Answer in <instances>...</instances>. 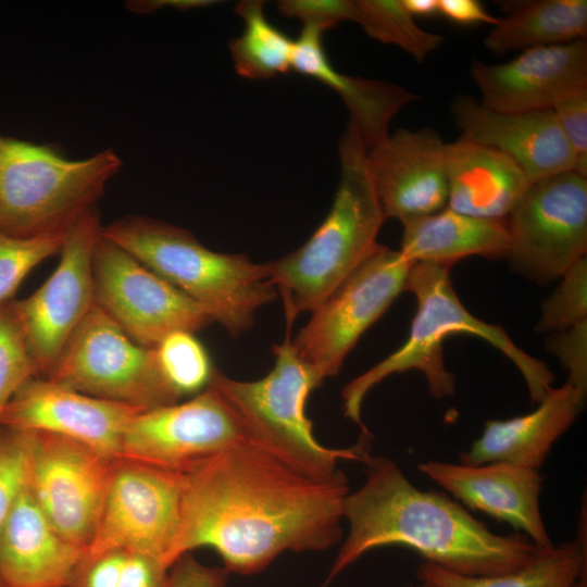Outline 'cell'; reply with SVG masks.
<instances>
[{
  "label": "cell",
  "mask_w": 587,
  "mask_h": 587,
  "mask_svg": "<svg viewBox=\"0 0 587 587\" xmlns=\"http://www.w3.org/2000/svg\"><path fill=\"white\" fill-rule=\"evenodd\" d=\"M348 494L344 472L313 477L238 445L185 473L175 560L210 548L228 573L251 575L285 551L325 550L341 538Z\"/></svg>",
  "instance_id": "1"
},
{
  "label": "cell",
  "mask_w": 587,
  "mask_h": 587,
  "mask_svg": "<svg viewBox=\"0 0 587 587\" xmlns=\"http://www.w3.org/2000/svg\"><path fill=\"white\" fill-rule=\"evenodd\" d=\"M362 463L367 477L345 499L349 534L327 583L369 551L389 546L412 549L426 562L465 576L514 572L549 549L525 536L492 533L444 494L417 489L389 458L369 453Z\"/></svg>",
  "instance_id": "2"
},
{
  "label": "cell",
  "mask_w": 587,
  "mask_h": 587,
  "mask_svg": "<svg viewBox=\"0 0 587 587\" xmlns=\"http://www.w3.org/2000/svg\"><path fill=\"white\" fill-rule=\"evenodd\" d=\"M448 265L420 262L412 264L404 290L416 299V311L403 345L379 363L349 382L341 391L345 417L369 433L361 420L363 401L370 390L390 375L417 370L426 378L436 399L455 391V378L444 359V341L454 334L484 339L504 354L522 374L534 402L552 388L553 374L542 361L519 348L499 325L473 315L460 301Z\"/></svg>",
  "instance_id": "3"
},
{
  "label": "cell",
  "mask_w": 587,
  "mask_h": 587,
  "mask_svg": "<svg viewBox=\"0 0 587 587\" xmlns=\"http://www.w3.org/2000/svg\"><path fill=\"white\" fill-rule=\"evenodd\" d=\"M367 148L349 122L338 147L340 179L330 210L297 250L265 264L282 297L286 329L312 312L377 248L386 217L366 161Z\"/></svg>",
  "instance_id": "4"
},
{
  "label": "cell",
  "mask_w": 587,
  "mask_h": 587,
  "mask_svg": "<svg viewBox=\"0 0 587 587\" xmlns=\"http://www.w3.org/2000/svg\"><path fill=\"white\" fill-rule=\"evenodd\" d=\"M101 232L200 304L234 337L249 329L258 310L277 297L264 263L213 251L171 223L127 215Z\"/></svg>",
  "instance_id": "5"
},
{
  "label": "cell",
  "mask_w": 587,
  "mask_h": 587,
  "mask_svg": "<svg viewBox=\"0 0 587 587\" xmlns=\"http://www.w3.org/2000/svg\"><path fill=\"white\" fill-rule=\"evenodd\" d=\"M122 165L112 148L70 159L53 145L0 133V233L30 238L68 232L96 209Z\"/></svg>",
  "instance_id": "6"
},
{
  "label": "cell",
  "mask_w": 587,
  "mask_h": 587,
  "mask_svg": "<svg viewBox=\"0 0 587 587\" xmlns=\"http://www.w3.org/2000/svg\"><path fill=\"white\" fill-rule=\"evenodd\" d=\"M290 335L286 329L283 342L273 346L274 365L264 377L237 380L214 370L210 385L241 419L251 442L310 476L333 478L342 473L340 460L363 462L369 454V433L344 449L319 442L305 403L321 384L297 355Z\"/></svg>",
  "instance_id": "7"
},
{
  "label": "cell",
  "mask_w": 587,
  "mask_h": 587,
  "mask_svg": "<svg viewBox=\"0 0 587 587\" xmlns=\"http://www.w3.org/2000/svg\"><path fill=\"white\" fill-rule=\"evenodd\" d=\"M45 378L145 410L180 401L160 372L154 348L137 344L96 303Z\"/></svg>",
  "instance_id": "8"
},
{
  "label": "cell",
  "mask_w": 587,
  "mask_h": 587,
  "mask_svg": "<svg viewBox=\"0 0 587 587\" xmlns=\"http://www.w3.org/2000/svg\"><path fill=\"white\" fill-rule=\"evenodd\" d=\"M412 263L378 245L312 312L292 340L299 359L321 384L338 374L363 333L404 291Z\"/></svg>",
  "instance_id": "9"
},
{
  "label": "cell",
  "mask_w": 587,
  "mask_h": 587,
  "mask_svg": "<svg viewBox=\"0 0 587 587\" xmlns=\"http://www.w3.org/2000/svg\"><path fill=\"white\" fill-rule=\"evenodd\" d=\"M507 259L539 284L560 279L587 252V177L570 171L530 185L504 220Z\"/></svg>",
  "instance_id": "10"
},
{
  "label": "cell",
  "mask_w": 587,
  "mask_h": 587,
  "mask_svg": "<svg viewBox=\"0 0 587 587\" xmlns=\"http://www.w3.org/2000/svg\"><path fill=\"white\" fill-rule=\"evenodd\" d=\"M185 474L120 458L98 526L84 554L126 551L176 562Z\"/></svg>",
  "instance_id": "11"
},
{
  "label": "cell",
  "mask_w": 587,
  "mask_h": 587,
  "mask_svg": "<svg viewBox=\"0 0 587 587\" xmlns=\"http://www.w3.org/2000/svg\"><path fill=\"white\" fill-rule=\"evenodd\" d=\"M92 279L96 304L143 347L155 348L174 332L196 333L212 323L200 304L102 232L93 250Z\"/></svg>",
  "instance_id": "12"
},
{
  "label": "cell",
  "mask_w": 587,
  "mask_h": 587,
  "mask_svg": "<svg viewBox=\"0 0 587 587\" xmlns=\"http://www.w3.org/2000/svg\"><path fill=\"white\" fill-rule=\"evenodd\" d=\"M245 442L251 440L241 419L209 384L186 401L137 414L124 433L121 458L185 474Z\"/></svg>",
  "instance_id": "13"
},
{
  "label": "cell",
  "mask_w": 587,
  "mask_h": 587,
  "mask_svg": "<svg viewBox=\"0 0 587 587\" xmlns=\"http://www.w3.org/2000/svg\"><path fill=\"white\" fill-rule=\"evenodd\" d=\"M29 433V492L53 528L85 553L118 459L63 436Z\"/></svg>",
  "instance_id": "14"
},
{
  "label": "cell",
  "mask_w": 587,
  "mask_h": 587,
  "mask_svg": "<svg viewBox=\"0 0 587 587\" xmlns=\"http://www.w3.org/2000/svg\"><path fill=\"white\" fill-rule=\"evenodd\" d=\"M102 226L97 209L78 220L67 232L54 272L34 294L16 300L41 377L96 303L92 255Z\"/></svg>",
  "instance_id": "15"
},
{
  "label": "cell",
  "mask_w": 587,
  "mask_h": 587,
  "mask_svg": "<svg viewBox=\"0 0 587 587\" xmlns=\"http://www.w3.org/2000/svg\"><path fill=\"white\" fill-rule=\"evenodd\" d=\"M142 411L35 376L4 407L0 426L63 436L120 459L124 433Z\"/></svg>",
  "instance_id": "16"
},
{
  "label": "cell",
  "mask_w": 587,
  "mask_h": 587,
  "mask_svg": "<svg viewBox=\"0 0 587 587\" xmlns=\"http://www.w3.org/2000/svg\"><path fill=\"white\" fill-rule=\"evenodd\" d=\"M446 142L433 127L400 128L367 149L369 172L386 218L401 223L448 203Z\"/></svg>",
  "instance_id": "17"
},
{
  "label": "cell",
  "mask_w": 587,
  "mask_h": 587,
  "mask_svg": "<svg viewBox=\"0 0 587 587\" xmlns=\"http://www.w3.org/2000/svg\"><path fill=\"white\" fill-rule=\"evenodd\" d=\"M470 76L489 109L552 110L567 95L587 88V41L526 49L498 64L473 60Z\"/></svg>",
  "instance_id": "18"
},
{
  "label": "cell",
  "mask_w": 587,
  "mask_h": 587,
  "mask_svg": "<svg viewBox=\"0 0 587 587\" xmlns=\"http://www.w3.org/2000/svg\"><path fill=\"white\" fill-rule=\"evenodd\" d=\"M461 139L495 148L536 182L574 171L575 158L552 110L501 112L467 95L455 96L450 105Z\"/></svg>",
  "instance_id": "19"
},
{
  "label": "cell",
  "mask_w": 587,
  "mask_h": 587,
  "mask_svg": "<svg viewBox=\"0 0 587 587\" xmlns=\"http://www.w3.org/2000/svg\"><path fill=\"white\" fill-rule=\"evenodd\" d=\"M417 470L469 508L523 530L541 548L553 546L539 507V470L507 462L464 465L440 461L419 463Z\"/></svg>",
  "instance_id": "20"
},
{
  "label": "cell",
  "mask_w": 587,
  "mask_h": 587,
  "mask_svg": "<svg viewBox=\"0 0 587 587\" xmlns=\"http://www.w3.org/2000/svg\"><path fill=\"white\" fill-rule=\"evenodd\" d=\"M586 396L565 382L551 388L538 407L508 420H488L479 438L459 453L460 464L507 462L539 470L553 444L582 413Z\"/></svg>",
  "instance_id": "21"
},
{
  "label": "cell",
  "mask_w": 587,
  "mask_h": 587,
  "mask_svg": "<svg viewBox=\"0 0 587 587\" xmlns=\"http://www.w3.org/2000/svg\"><path fill=\"white\" fill-rule=\"evenodd\" d=\"M84 555L49 523L28 486L0 527L3 587H66Z\"/></svg>",
  "instance_id": "22"
},
{
  "label": "cell",
  "mask_w": 587,
  "mask_h": 587,
  "mask_svg": "<svg viewBox=\"0 0 587 587\" xmlns=\"http://www.w3.org/2000/svg\"><path fill=\"white\" fill-rule=\"evenodd\" d=\"M447 208L471 216L504 221L533 184L503 152L459 138L446 142Z\"/></svg>",
  "instance_id": "23"
},
{
  "label": "cell",
  "mask_w": 587,
  "mask_h": 587,
  "mask_svg": "<svg viewBox=\"0 0 587 587\" xmlns=\"http://www.w3.org/2000/svg\"><path fill=\"white\" fill-rule=\"evenodd\" d=\"M323 33L315 26H303L295 40L291 70L320 80L338 93L350 112L349 122L370 149L388 136L394 116L419 97L394 83L338 72L324 49Z\"/></svg>",
  "instance_id": "24"
},
{
  "label": "cell",
  "mask_w": 587,
  "mask_h": 587,
  "mask_svg": "<svg viewBox=\"0 0 587 587\" xmlns=\"http://www.w3.org/2000/svg\"><path fill=\"white\" fill-rule=\"evenodd\" d=\"M401 255L410 263L451 266L470 255L507 258L509 235L504 221L475 217L445 208L401 223Z\"/></svg>",
  "instance_id": "25"
},
{
  "label": "cell",
  "mask_w": 587,
  "mask_h": 587,
  "mask_svg": "<svg viewBox=\"0 0 587 587\" xmlns=\"http://www.w3.org/2000/svg\"><path fill=\"white\" fill-rule=\"evenodd\" d=\"M577 538L546 549L525 566L496 576H465L425 562L416 576L430 587H587L586 513Z\"/></svg>",
  "instance_id": "26"
},
{
  "label": "cell",
  "mask_w": 587,
  "mask_h": 587,
  "mask_svg": "<svg viewBox=\"0 0 587 587\" xmlns=\"http://www.w3.org/2000/svg\"><path fill=\"white\" fill-rule=\"evenodd\" d=\"M586 0L521 2L492 26L484 47L501 55L515 50L571 43L586 39Z\"/></svg>",
  "instance_id": "27"
},
{
  "label": "cell",
  "mask_w": 587,
  "mask_h": 587,
  "mask_svg": "<svg viewBox=\"0 0 587 587\" xmlns=\"http://www.w3.org/2000/svg\"><path fill=\"white\" fill-rule=\"evenodd\" d=\"M235 12L243 20V33L232 39L229 50L236 72L249 79H267L291 70L295 40L264 14V2H239Z\"/></svg>",
  "instance_id": "28"
},
{
  "label": "cell",
  "mask_w": 587,
  "mask_h": 587,
  "mask_svg": "<svg viewBox=\"0 0 587 587\" xmlns=\"http://www.w3.org/2000/svg\"><path fill=\"white\" fill-rule=\"evenodd\" d=\"M352 22L367 36L394 45L423 62L444 42V37L420 27L404 9L401 0H353Z\"/></svg>",
  "instance_id": "29"
},
{
  "label": "cell",
  "mask_w": 587,
  "mask_h": 587,
  "mask_svg": "<svg viewBox=\"0 0 587 587\" xmlns=\"http://www.w3.org/2000/svg\"><path fill=\"white\" fill-rule=\"evenodd\" d=\"M154 351L164 380L179 400L209 386L214 369L193 333L174 332L163 338Z\"/></svg>",
  "instance_id": "30"
},
{
  "label": "cell",
  "mask_w": 587,
  "mask_h": 587,
  "mask_svg": "<svg viewBox=\"0 0 587 587\" xmlns=\"http://www.w3.org/2000/svg\"><path fill=\"white\" fill-rule=\"evenodd\" d=\"M39 376L28 347L16 300L0 304V415L14 394Z\"/></svg>",
  "instance_id": "31"
},
{
  "label": "cell",
  "mask_w": 587,
  "mask_h": 587,
  "mask_svg": "<svg viewBox=\"0 0 587 587\" xmlns=\"http://www.w3.org/2000/svg\"><path fill=\"white\" fill-rule=\"evenodd\" d=\"M66 235L67 232L21 238L0 233V304L13 299L33 268L61 251Z\"/></svg>",
  "instance_id": "32"
},
{
  "label": "cell",
  "mask_w": 587,
  "mask_h": 587,
  "mask_svg": "<svg viewBox=\"0 0 587 587\" xmlns=\"http://www.w3.org/2000/svg\"><path fill=\"white\" fill-rule=\"evenodd\" d=\"M544 301L536 329L554 333L587 320V258L574 264Z\"/></svg>",
  "instance_id": "33"
},
{
  "label": "cell",
  "mask_w": 587,
  "mask_h": 587,
  "mask_svg": "<svg viewBox=\"0 0 587 587\" xmlns=\"http://www.w3.org/2000/svg\"><path fill=\"white\" fill-rule=\"evenodd\" d=\"M30 433L0 426V527L28 486Z\"/></svg>",
  "instance_id": "34"
},
{
  "label": "cell",
  "mask_w": 587,
  "mask_h": 587,
  "mask_svg": "<svg viewBox=\"0 0 587 587\" xmlns=\"http://www.w3.org/2000/svg\"><path fill=\"white\" fill-rule=\"evenodd\" d=\"M546 349L567 370V383L584 396L587 394V320L566 329L550 333Z\"/></svg>",
  "instance_id": "35"
},
{
  "label": "cell",
  "mask_w": 587,
  "mask_h": 587,
  "mask_svg": "<svg viewBox=\"0 0 587 587\" xmlns=\"http://www.w3.org/2000/svg\"><path fill=\"white\" fill-rule=\"evenodd\" d=\"M552 111L574 154V172L587 177V88L567 95Z\"/></svg>",
  "instance_id": "36"
},
{
  "label": "cell",
  "mask_w": 587,
  "mask_h": 587,
  "mask_svg": "<svg viewBox=\"0 0 587 587\" xmlns=\"http://www.w3.org/2000/svg\"><path fill=\"white\" fill-rule=\"evenodd\" d=\"M279 13L295 17L303 26H315L328 30L345 21H352L353 0H282L277 2Z\"/></svg>",
  "instance_id": "37"
},
{
  "label": "cell",
  "mask_w": 587,
  "mask_h": 587,
  "mask_svg": "<svg viewBox=\"0 0 587 587\" xmlns=\"http://www.w3.org/2000/svg\"><path fill=\"white\" fill-rule=\"evenodd\" d=\"M125 551L84 554L66 587H117Z\"/></svg>",
  "instance_id": "38"
},
{
  "label": "cell",
  "mask_w": 587,
  "mask_h": 587,
  "mask_svg": "<svg viewBox=\"0 0 587 587\" xmlns=\"http://www.w3.org/2000/svg\"><path fill=\"white\" fill-rule=\"evenodd\" d=\"M170 569L159 560L135 552H126L117 587H168Z\"/></svg>",
  "instance_id": "39"
},
{
  "label": "cell",
  "mask_w": 587,
  "mask_h": 587,
  "mask_svg": "<svg viewBox=\"0 0 587 587\" xmlns=\"http://www.w3.org/2000/svg\"><path fill=\"white\" fill-rule=\"evenodd\" d=\"M227 577L224 567L204 565L187 553L170 569L168 587H225Z\"/></svg>",
  "instance_id": "40"
},
{
  "label": "cell",
  "mask_w": 587,
  "mask_h": 587,
  "mask_svg": "<svg viewBox=\"0 0 587 587\" xmlns=\"http://www.w3.org/2000/svg\"><path fill=\"white\" fill-rule=\"evenodd\" d=\"M438 14L460 25L483 23L495 26L499 21L477 0H438Z\"/></svg>",
  "instance_id": "41"
},
{
  "label": "cell",
  "mask_w": 587,
  "mask_h": 587,
  "mask_svg": "<svg viewBox=\"0 0 587 587\" xmlns=\"http://www.w3.org/2000/svg\"><path fill=\"white\" fill-rule=\"evenodd\" d=\"M211 0H132L125 3V7L138 14L153 13L163 8H174L177 10H191L212 5Z\"/></svg>",
  "instance_id": "42"
},
{
  "label": "cell",
  "mask_w": 587,
  "mask_h": 587,
  "mask_svg": "<svg viewBox=\"0 0 587 587\" xmlns=\"http://www.w3.org/2000/svg\"><path fill=\"white\" fill-rule=\"evenodd\" d=\"M407 12L415 16H434L438 14V0H401Z\"/></svg>",
  "instance_id": "43"
},
{
  "label": "cell",
  "mask_w": 587,
  "mask_h": 587,
  "mask_svg": "<svg viewBox=\"0 0 587 587\" xmlns=\"http://www.w3.org/2000/svg\"><path fill=\"white\" fill-rule=\"evenodd\" d=\"M409 587H430V586L421 583L420 585H411V586H409Z\"/></svg>",
  "instance_id": "44"
},
{
  "label": "cell",
  "mask_w": 587,
  "mask_h": 587,
  "mask_svg": "<svg viewBox=\"0 0 587 587\" xmlns=\"http://www.w3.org/2000/svg\"><path fill=\"white\" fill-rule=\"evenodd\" d=\"M0 587H3L1 583H0Z\"/></svg>",
  "instance_id": "45"
}]
</instances>
